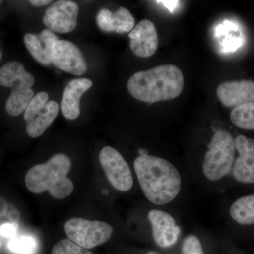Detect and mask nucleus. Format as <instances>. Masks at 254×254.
<instances>
[{"label":"nucleus","instance_id":"nucleus-1","mask_svg":"<svg viewBox=\"0 0 254 254\" xmlns=\"http://www.w3.org/2000/svg\"><path fill=\"white\" fill-rule=\"evenodd\" d=\"M133 167L143 193L153 204H167L180 193L181 177L168 160L153 155L138 156Z\"/></svg>","mask_w":254,"mask_h":254},{"label":"nucleus","instance_id":"nucleus-2","mask_svg":"<svg viewBox=\"0 0 254 254\" xmlns=\"http://www.w3.org/2000/svg\"><path fill=\"white\" fill-rule=\"evenodd\" d=\"M184 85L181 70L175 65L165 64L135 73L128 79L127 89L135 99L155 103L177 98Z\"/></svg>","mask_w":254,"mask_h":254},{"label":"nucleus","instance_id":"nucleus-3","mask_svg":"<svg viewBox=\"0 0 254 254\" xmlns=\"http://www.w3.org/2000/svg\"><path fill=\"white\" fill-rule=\"evenodd\" d=\"M71 162L67 155L56 154L44 164L32 167L25 177V183L32 193L48 190L57 199H64L72 193L73 184L67 177Z\"/></svg>","mask_w":254,"mask_h":254},{"label":"nucleus","instance_id":"nucleus-4","mask_svg":"<svg viewBox=\"0 0 254 254\" xmlns=\"http://www.w3.org/2000/svg\"><path fill=\"white\" fill-rule=\"evenodd\" d=\"M235 139L231 133L220 130L213 135L208 144L203 163V174L210 181H218L228 175L235 155Z\"/></svg>","mask_w":254,"mask_h":254},{"label":"nucleus","instance_id":"nucleus-5","mask_svg":"<svg viewBox=\"0 0 254 254\" xmlns=\"http://www.w3.org/2000/svg\"><path fill=\"white\" fill-rule=\"evenodd\" d=\"M64 230L68 240L86 250L103 245L111 238L113 232V227L106 222L80 218L67 220Z\"/></svg>","mask_w":254,"mask_h":254},{"label":"nucleus","instance_id":"nucleus-6","mask_svg":"<svg viewBox=\"0 0 254 254\" xmlns=\"http://www.w3.org/2000/svg\"><path fill=\"white\" fill-rule=\"evenodd\" d=\"M100 164L108 181L115 190L127 191L133 184L131 169L118 150L105 146L100 152Z\"/></svg>","mask_w":254,"mask_h":254},{"label":"nucleus","instance_id":"nucleus-7","mask_svg":"<svg viewBox=\"0 0 254 254\" xmlns=\"http://www.w3.org/2000/svg\"><path fill=\"white\" fill-rule=\"evenodd\" d=\"M78 11V4L74 1L59 0L46 10L43 18V23L50 31L70 33L77 26Z\"/></svg>","mask_w":254,"mask_h":254},{"label":"nucleus","instance_id":"nucleus-8","mask_svg":"<svg viewBox=\"0 0 254 254\" xmlns=\"http://www.w3.org/2000/svg\"><path fill=\"white\" fill-rule=\"evenodd\" d=\"M51 63L55 67L75 76H81L87 71L86 60L81 50L71 42L59 40L52 47Z\"/></svg>","mask_w":254,"mask_h":254},{"label":"nucleus","instance_id":"nucleus-9","mask_svg":"<svg viewBox=\"0 0 254 254\" xmlns=\"http://www.w3.org/2000/svg\"><path fill=\"white\" fill-rule=\"evenodd\" d=\"M148 218L152 227L153 237L160 248L168 249L177 243L181 229L170 214L160 210H150Z\"/></svg>","mask_w":254,"mask_h":254},{"label":"nucleus","instance_id":"nucleus-10","mask_svg":"<svg viewBox=\"0 0 254 254\" xmlns=\"http://www.w3.org/2000/svg\"><path fill=\"white\" fill-rule=\"evenodd\" d=\"M129 46L133 54L139 58H149L158 47V36L154 23L143 19L129 33Z\"/></svg>","mask_w":254,"mask_h":254},{"label":"nucleus","instance_id":"nucleus-11","mask_svg":"<svg viewBox=\"0 0 254 254\" xmlns=\"http://www.w3.org/2000/svg\"><path fill=\"white\" fill-rule=\"evenodd\" d=\"M239 157L233 167L235 180L245 184L254 183V139L239 135L235 139Z\"/></svg>","mask_w":254,"mask_h":254},{"label":"nucleus","instance_id":"nucleus-12","mask_svg":"<svg viewBox=\"0 0 254 254\" xmlns=\"http://www.w3.org/2000/svg\"><path fill=\"white\" fill-rule=\"evenodd\" d=\"M216 93L222 105L235 108L254 102V81L242 80L223 82L219 85Z\"/></svg>","mask_w":254,"mask_h":254},{"label":"nucleus","instance_id":"nucleus-13","mask_svg":"<svg viewBox=\"0 0 254 254\" xmlns=\"http://www.w3.org/2000/svg\"><path fill=\"white\" fill-rule=\"evenodd\" d=\"M92 86L93 82L86 78H76L68 83L64 91L61 101L62 113L65 118L73 120L79 116L82 95Z\"/></svg>","mask_w":254,"mask_h":254},{"label":"nucleus","instance_id":"nucleus-14","mask_svg":"<svg viewBox=\"0 0 254 254\" xmlns=\"http://www.w3.org/2000/svg\"><path fill=\"white\" fill-rule=\"evenodd\" d=\"M34 83L33 75L27 72L19 62L10 61L0 68V85L11 88V93L30 89Z\"/></svg>","mask_w":254,"mask_h":254},{"label":"nucleus","instance_id":"nucleus-15","mask_svg":"<svg viewBox=\"0 0 254 254\" xmlns=\"http://www.w3.org/2000/svg\"><path fill=\"white\" fill-rule=\"evenodd\" d=\"M96 22L103 31L125 33L133 30L135 19L128 9L120 7L114 13L110 9H100L97 14Z\"/></svg>","mask_w":254,"mask_h":254},{"label":"nucleus","instance_id":"nucleus-16","mask_svg":"<svg viewBox=\"0 0 254 254\" xmlns=\"http://www.w3.org/2000/svg\"><path fill=\"white\" fill-rule=\"evenodd\" d=\"M58 41V37L48 29L43 30L39 35L26 33L24 36V43L28 51L37 62L46 66L52 63V47Z\"/></svg>","mask_w":254,"mask_h":254},{"label":"nucleus","instance_id":"nucleus-17","mask_svg":"<svg viewBox=\"0 0 254 254\" xmlns=\"http://www.w3.org/2000/svg\"><path fill=\"white\" fill-rule=\"evenodd\" d=\"M59 113V105L54 100L46 105L34 116L26 121V132L31 138H38L53 124Z\"/></svg>","mask_w":254,"mask_h":254},{"label":"nucleus","instance_id":"nucleus-18","mask_svg":"<svg viewBox=\"0 0 254 254\" xmlns=\"http://www.w3.org/2000/svg\"><path fill=\"white\" fill-rule=\"evenodd\" d=\"M232 218L242 225L254 224V194L241 197L232 205L230 210Z\"/></svg>","mask_w":254,"mask_h":254},{"label":"nucleus","instance_id":"nucleus-19","mask_svg":"<svg viewBox=\"0 0 254 254\" xmlns=\"http://www.w3.org/2000/svg\"><path fill=\"white\" fill-rule=\"evenodd\" d=\"M230 120L242 129L254 130V102L233 108L230 113Z\"/></svg>","mask_w":254,"mask_h":254},{"label":"nucleus","instance_id":"nucleus-20","mask_svg":"<svg viewBox=\"0 0 254 254\" xmlns=\"http://www.w3.org/2000/svg\"><path fill=\"white\" fill-rule=\"evenodd\" d=\"M33 97L34 91L32 88L27 91L17 94L11 93L5 105L6 113L11 116H18L25 112Z\"/></svg>","mask_w":254,"mask_h":254},{"label":"nucleus","instance_id":"nucleus-21","mask_svg":"<svg viewBox=\"0 0 254 254\" xmlns=\"http://www.w3.org/2000/svg\"><path fill=\"white\" fill-rule=\"evenodd\" d=\"M8 250L17 254H36L38 250V242L34 237L21 235L11 239L7 245Z\"/></svg>","mask_w":254,"mask_h":254},{"label":"nucleus","instance_id":"nucleus-22","mask_svg":"<svg viewBox=\"0 0 254 254\" xmlns=\"http://www.w3.org/2000/svg\"><path fill=\"white\" fill-rule=\"evenodd\" d=\"M51 254H93L89 250L83 248L73 242L64 239L58 242L52 250Z\"/></svg>","mask_w":254,"mask_h":254},{"label":"nucleus","instance_id":"nucleus-23","mask_svg":"<svg viewBox=\"0 0 254 254\" xmlns=\"http://www.w3.org/2000/svg\"><path fill=\"white\" fill-rule=\"evenodd\" d=\"M48 99H49V95L46 92H40L34 95L28 104L27 108L25 110V121L29 120L38 113L46 105Z\"/></svg>","mask_w":254,"mask_h":254},{"label":"nucleus","instance_id":"nucleus-24","mask_svg":"<svg viewBox=\"0 0 254 254\" xmlns=\"http://www.w3.org/2000/svg\"><path fill=\"white\" fill-rule=\"evenodd\" d=\"M182 254H205L201 242L196 236L190 235L183 241Z\"/></svg>","mask_w":254,"mask_h":254},{"label":"nucleus","instance_id":"nucleus-25","mask_svg":"<svg viewBox=\"0 0 254 254\" xmlns=\"http://www.w3.org/2000/svg\"><path fill=\"white\" fill-rule=\"evenodd\" d=\"M18 228L17 223L6 222L0 226V235L6 238H14L17 233Z\"/></svg>","mask_w":254,"mask_h":254},{"label":"nucleus","instance_id":"nucleus-26","mask_svg":"<svg viewBox=\"0 0 254 254\" xmlns=\"http://www.w3.org/2000/svg\"><path fill=\"white\" fill-rule=\"evenodd\" d=\"M156 2L159 4H163L165 7L168 8L169 10L173 11V9H175L177 4H178V1H157Z\"/></svg>","mask_w":254,"mask_h":254},{"label":"nucleus","instance_id":"nucleus-27","mask_svg":"<svg viewBox=\"0 0 254 254\" xmlns=\"http://www.w3.org/2000/svg\"><path fill=\"white\" fill-rule=\"evenodd\" d=\"M29 2L33 6L39 7V6H48L53 3V1L51 0H31Z\"/></svg>","mask_w":254,"mask_h":254},{"label":"nucleus","instance_id":"nucleus-28","mask_svg":"<svg viewBox=\"0 0 254 254\" xmlns=\"http://www.w3.org/2000/svg\"><path fill=\"white\" fill-rule=\"evenodd\" d=\"M9 218L11 222H14L17 223L20 219V213L17 210H12L10 211L9 214Z\"/></svg>","mask_w":254,"mask_h":254},{"label":"nucleus","instance_id":"nucleus-29","mask_svg":"<svg viewBox=\"0 0 254 254\" xmlns=\"http://www.w3.org/2000/svg\"><path fill=\"white\" fill-rule=\"evenodd\" d=\"M8 205L6 200L0 197V217L3 216L7 211Z\"/></svg>","mask_w":254,"mask_h":254},{"label":"nucleus","instance_id":"nucleus-30","mask_svg":"<svg viewBox=\"0 0 254 254\" xmlns=\"http://www.w3.org/2000/svg\"><path fill=\"white\" fill-rule=\"evenodd\" d=\"M138 153H139V156H144V155H148V151L144 148H139L138 149Z\"/></svg>","mask_w":254,"mask_h":254},{"label":"nucleus","instance_id":"nucleus-31","mask_svg":"<svg viewBox=\"0 0 254 254\" xmlns=\"http://www.w3.org/2000/svg\"><path fill=\"white\" fill-rule=\"evenodd\" d=\"M1 58H2V53H1V50H0V61H1Z\"/></svg>","mask_w":254,"mask_h":254},{"label":"nucleus","instance_id":"nucleus-32","mask_svg":"<svg viewBox=\"0 0 254 254\" xmlns=\"http://www.w3.org/2000/svg\"><path fill=\"white\" fill-rule=\"evenodd\" d=\"M148 254H157L155 253V252H149V253H148Z\"/></svg>","mask_w":254,"mask_h":254},{"label":"nucleus","instance_id":"nucleus-33","mask_svg":"<svg viewBox=\"0 0 254 254\" xmlns=\"http://www.w3.org/2000/svg\"><path fill=\"white\" fill-rule=\"evenodd\" d=\"M0 248H1V242H0Z\"/></svg>","mask_w":254,"mask_h":254}]
</instances>
